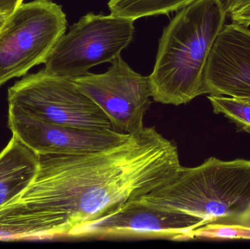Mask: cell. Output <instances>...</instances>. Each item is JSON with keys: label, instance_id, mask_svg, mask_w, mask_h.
<instances>
[{"label": "cell", "instance_id": "cell-4", "mask_svg": "<svg viewBox=\"0 0 250 249\" xmlns=\"http://www.w3.org/2000/svg\"><path fill=\"white\" fill-rule=\"evenodd\" d=\"M67 24L61 6L51 0L21 4L0 29V86L44 64Z\"/></svg>", "mask_w": 250, "mask_h": 249}, {"label": "cell", "instance_id": "cell-8", "mask_svg": "<svg viewBox=\"0 0 250 249\" xmlns=\"http://www.w3.org/2000/svg\"><path fill=\"white\" fill-rule=\"evenodd\" d=\"M201 228L192 216L143 201L132 200L70 233L77 238H165L192 239Z\"/></svg>", "mask_w": 250, "mask_h": 249}, {"label": "cell", "instance_id": "cell-17", "mask_svg": "<svg viewBox=\"0 0 250 249\" xmlns=\"http://www.w3.org/2000/svg\"><path fill=\"white\" fill-rule=\"evenodd\" d=\"M22 3L23 0H0V13L10 16Z\"/></svg>", "mask_w": 250, "mask_h": 249}, {"label": "cell", "instance_id": "cell-12", "mask_svg": "<svg viewBox=\"0 0 250 249\" xmlns=\"http://www.w3.org/2000/svg\"><path fill=\"white\" fill-rule=\"evenodd\" d=\"M196 0H110L111 14L132 20L178 12Z\"/></svg>", "mask_w": 250, "mask_h": 249}, {"label": "cell", "instance_id": "cell-18", "mask_svg": "<svg viewBox=\"0 0 250 249\" xmlns=\"http://www.w3.org/2000/svg\"><path fill=\"white\" fill-rule=\"evenodd\" d=\"M7 17L8 16L7 15L3 14V13H0V29L2 27L3 25H4V22L7 20Z\"/></svg>", "mask_w": 250, "mask_h": 249}, {"label": "cell", "instance_id": "cell-19", "mask_svg": "<svg viewBox=\"0 0 250 249\" xmlns=\"http://www.w3.org/2000/svg\"><path fill=\"white\" fill-rule=\"evenodd\" d=\"M239 99H242L244 102H248L250 105V98H239Z\"/></svg>", "mask_w": 250, "mask_h": 249}, {"label": "cell", "instance_id": "cell-14", "mask_svg": "<svg viewBox=\"0 0 250 249\" xmlns=\"http://www.w3.org/2000/svg\"><path fill=\"white\" fill-rule=\"evenodd\" d=\"M250 240V224L214 223L193 232L192 238Z\"/></svg>", "mask_w": 250, "mask_h": 249}, {"label": "cell", "instance_id": "cell-16", "mask_svg": "<svg viewBox=\"0 0 250 249\" xmlns=\"http://www.w3.org/2000/svg\"><path fill=\"white\" fill-rule=\"evenodd\" d=\"M229 16L230 13L250 5V0H219Z\"/></svg>", "mask_w": 250, "mask_h": 249}, {"label": "cell", "instance_id": "cell-7", "mask_svg": "<svg viewBox=\"0 0 250 249\" xmlns=\"http://www.w3.org/2000/svg\"><path fill=\"white\" fill-rule=\"evenodd\" d=\"M111 63L105 73H87L73 82L104 111L114 130L132 134L144 127L151 105L148 77L134 71L121 55Z\"/></svg>", "mask_w": 250, "mask_h": 249}, {"label": "cell", "instance_id": "cell-3", "mask_svg": "<svg viewBox=\"0 0 250 249\" xmlns=\"http://www.w3.org/2000/svg\"><path fill=\"white\" fill-rule=\"evenodd\" d=\"M140 199L189 215L201 228L250 224V161L210 157L195 168L181 166L169 182Z\"/></svg>", "mask_w": 250, "mask_h": 249}, {"label": "cell", "instance_id": "cell-1", "mask_svg": "<svg viewBox=\"0 0 250 249\" xmlns=\"http://www.w3.org/2000/svg\"><path fill=\"white\" fill-rule=\"evenodd\" d=\"M180 167L177 146L154 127L92 153L39 155L32 182L0 208V240L69 237L163 187Z\"/></svg>", "mask_w": 250, "mask_h": 249}, {"label": "cell", "instance_id": "cell-6", "mask_svg": "<svg viewBox=\"0 0 250 249\" xmlns=\"http://www.w3.org/2000/svg\"><path fill=\"white\" fill-rule=\"evenodd\" d=\"M7 102L10 108L53 124L86 130H114L104 111L73 80L51 76L43 70L10 86Z\"/></svg>", "mask_w": 250, "mask_h": 249}, {"label": "cell", "instance_id": "cell-15", "mask_svg": "<svg viewBox=\"0 0 250 249\" xmlns=\"http://www.w3.org/2000/svg\"><path fill=\"white\" fill-rule=\"evenodd\" d=\"M233 23H239L245 26H250V4L240 10H236L229 15Z\"/></svg>", "mask_w": 250, "mask_h": 249}, {"label": "cell", "instance_id": "cell-13", "mask_svg": "<svg viewBox=\"0 0 250 249\" xmlns=\"http://www.w3.org/2000/svg\"><path fill=\"white\" fill-rule=\"evenodd\" d=\"M214 114H222L242 130L250 133V105L239 98L223 95L207 96Z\"/></svg>", "mask_w": 250, "mask_h": 249}, {"label": "cell", "instance_id": "cell-2", "mask_svg": "<svg viewBox=\"0 0 250 249\" xmlns=\"http://www.w3.org/2000/svg\"><path fill=\"white\" fill-rule=\"evenodd\" d=\"M228 15L219 0H196L163 31L156 62L148 76L155 102L178 105L204 95V70Z\"/></svg>", "mask_w": 250, "mask_h": 249}, {"label": "cell", "instance_id": "cell-5", "mask_svg": "<svg viewBox=\"0 0 250 249\" xmlns=\"http://www.w3.org/2000/svg\"><path fill=\"white\" fill-rule=\"evenodd\" d=\"M134 20L111 14L88 13L56 44L42 70L51 76L73 79L95 66L111 62L133 38Z\"/></svg>", "mask_w": 250, "mask_h": 249}, {"label": "cell", "instance_id": "cell-9", "mask_svg": "<svg viewBox=\"0 0 250 249\" xmlns=\"http://www.w3.org/2000/svg\"><path fill=\"white\" fill-rule=\"evenodd\" d=\"M7 125L13 136L38 155L92 153L116 146L129 134L53 124L10 107Z\"/></svg>", "mask_w": 250, "mask_h": 249}, {"label": "cell", "instance_id": "cell-11", "mask_svg": "<svg viewBox=\"0 0 250 249\" xmlns=\"http://www.w3.org/2000/svg\"><path fill=\"white\" fill-rule=\"evenodd\" d=\"M39 155L14 136L0 152V208L19 197L38 173Z\"/></svg>", "mask_w": 250, "mask_h": 249}, {"label": "cell", "instance_id": "cell-10", "mask_svg": "<svg viewBox=\"0 0 250 249\" xmlns=\"http://www.w3.org/2000/svg\"><path fill=\"white\" fill-rule=\"evenodd\" d=\"M204 95L250 98V29L225 24L210 51L204 70Z\"/></svg>", "mask_w": 250, "mask_h": 249}]
</instances>
